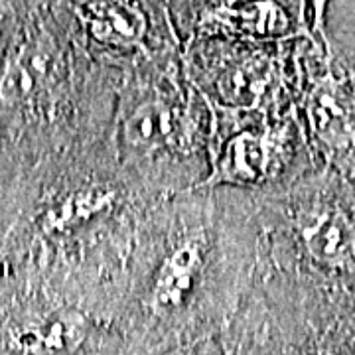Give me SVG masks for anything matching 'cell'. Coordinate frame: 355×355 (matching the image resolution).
Instances as JSON below:
<instances>
[{
	"instance_id": "1",
	"label": "cell",
	"mask_w": 355,
	"mask_h": 355,
	"mask_svg": "<svg viewBox=\"0 0 355 355\" xmlns=\"http://www.w3.org/2000/svg\"><path fill=\"white\" fill-rule=\"evenodd\" d=\"M202 111L176 83L156 81L135 91L119 119V150L135 166L184 160L203 144Z\"/></svg>"
},
{
	"instance_id": "2",
	"label": "cell",
	"mask_w": 355,
	"mask_h": 355,
	"mask_svg": "<svg viewBox=\"0 0 355 355\" xmlns=\"http://www.w3.org/2000/svg\"><path fill=\"white\" fill-rule=\"evenodd\" d=\"M286 127H247L231 130L211 153L209 174L193 190L216 186H251L275 176L284 162Z\"/></svg>"
},
{
	"instance_id": "3",
	"label": "cell",
	"mask_w": 355,
	"mask_h": 355,
	"mask_svg": "<svg viewBox=\"0 0 355 355\" xmlns=\"http://www.w3.org/2000/svg\"><path fill=\"white\" fill-rule=\"evenodd\" d=\"M205 266V237L188 235L174 245L166 257L154 266L146 310L170 312L182 310L196 296L198 282Z\"/></svg>"
},
{
	"instance_id": "4",
	"label": "cell",
	"mask_w": 355,
	"mask_h": 355,
	"mask_svg": "<svg viewBox=\"0 0 355 355\" xmlns=\"http://www.w3.org/2000/svg\"><path fill=\"white\" fill-rule=\"evenodd\" d=\"M216 76H211V93L229 113H249L261 109L272 85V64L259 51L219 53Z\"/></svg>"
},
{
	"instance_id": "5",
	"label": "cell",
	"mask_w": 355,
	"mask_h": 355,
	"mask_svg": "<svg viewBox=\"0 0 355 355\" xmlns=\"http://www.w3.org/2000/svg\"><path fill=\"white\" fill-rule=\"evenodd\" d=\"M200 24L205 30L227 34L231 40H277L291 36L294 18L279 2H219L205 4Z\"/></svg>"
},
{
	"instance_id": "6",
	"label": "cell",
	"mask_w": 355,
	"mask_h": 355,
	"mask_svg": "<svg viewBox=\"0 0 355 355\" xmlns=\"http://www.w3.org/2000/svg\"><path fill=\"white\" fill-rule=\"evenodd\" d=\"M300 241L312 259L334 268L355 265V227L334 205L302 207L296 217Z\"/></svg>"
},
{
	"instance_id": "7",
	"label": "cell",
	"mask_w": 355,
	"mask_h": 355,
	"mask_svg": "<svg viewBox=\"0 0 355 355\" xmlns=\"http://www.w3.org/2000/svg\"><path fill=\"white\" fill-rule=\"evenodd\" d=\"M77 16L89 38L109 50H142L148 38V14L132 2H87L77 4Z\"/></svg>"
},
{
	"instance_id": "8",
	"label": "cell",
	"mask_w": 355,
	"mask_h": 355,
	"mask_svg": "<svg viewBox=\"0 0 355 355\" xmlns=\"http://www.w3.org/2000/svg\"><path fill=\"white\" fill-rule=\"evenodd\" d=\"M16 345L32 355H62L73 352L81 342V324L76 318H51L36 328L16 334Z\"/></svg>"
},
{
	"instance_id": "9",
	"label": "cell",
	"mask_w": 355,
	"mask_h": 355,
	"mask_svg": "<svg viewBox=\"0 0 355 355\" xmlns=\"http://www.w3.org/2000/svg\"><path fill=\"white\" fill-rule=\"evenodd\" d=\"M164 355H209V345H191V347H176Z\"/></svg>"
},
{
	"instance_id": "10",
	"label": "cell",
	"mask_w": 355,
	"mask_h": 355,
	"mask_svg": "<svg viewBox=\"0 0 355 355\" xmlns=\"http://www.w3.org/2000/svg\"><path fill=\"white\" fill-rule=\"evenodd\" d=\"M318 355H343L340 349H331V347H324V349H320Z\"/></svg>"
}]
</instances>
